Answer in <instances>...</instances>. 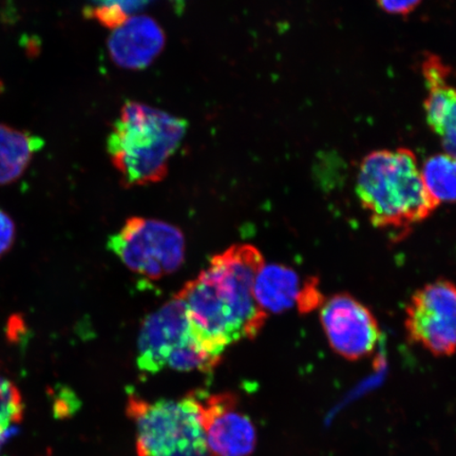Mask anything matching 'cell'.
<instances>
[{"instance_id":"obj_8","label":"cell","mask_w":456,"mask_h":456,"mask_svg":"<svg viewBox=\"0 0 456 456\" xmlns=\"http://www.w3.org/2000/svg\"><path fill=\"white\" fill-rule=\"evenodd\" d=\"M200 418L210 456H250L256 447L253 420L232 392L198 391Z\"/></svg>"},{"instance_id":"obj_16","label":"cell","mask_w":456,"mask_h":456,"mask_svg":"<svg viewBox=\"0 0 456 456\" xmlns=\"http://www.w3.org/2000/svg\"><path fill=\"white\" fill-rule=\"evenodd\" d=\"M323 298L317 278H307L302 287L297 304L298 311L302 314H307L322 305Z\"/></svg>"},{"instance_id":"obj_5","label":"cell","mask_w":456,"mask_h":456,"mask_svg":"<svg viewBox=\"0 0 456 456\" xmlns=\"http://www.w3.org/2000/svg\"><path fill=\"white\" fill-rule=\"evenodd\" d=\"M108 247L129 271L151 281L171 275L185 261L184 233L162 220L133 216L110 237Z\"/></svg>"},{"instance_id":"obj_9","label":"cell","mask_w":456,"mask_h":456,"mask_svg":"<svg viewBox=\"0 0 456 456\" xmlns=\"http://www.w3.org/2000/svg\"><path fill=\"white\" fill-rule=\"evenodd\" d=\"M196 341L184 302L175 295L142 323L136 364L142 373L161 372L175 352Z\"/></svg>"},{"instance_id":"obj_15","label":"cell","mask_w":456,"mask_h":456,"mask_svg":"<svg viewBox=\"0 0 456 456\" xmlns=\"http://www.w3.org/2000/svg\"><path fill=\"white\" fill-rule=\"evenodd\" d=\"M25 404L17 387L0 374V442L14 425L20 423Z\"/></svg>"},{"instance_id":"obj_19","label":"cell","mask_w":456,"mask_h":456,"mask_svg":"<svg viewBox=\"0 0 456 456\" xmlns=\"http://www.w3.org/2000/svg\"><path fill=\"white\" fill-rule=\"evenodd\" d=\"M380 9L393 15H408L411 13L421 0H376Z\"/></svg>"},{"instance_id":"obj_1","label":"cell","mask_w":456,"mask_h":456,"mask_svg":"<svg viewBox=\"0 0 456 456\" xmlns=\"http://www.w3.org/2000/svg\"><path fill=\"white\" fill-rule=\"evenodd\" d=\"M265 265L254 245H232L175 294L184 302L193 338L209 355L221 361L228 346L255 339L265 328L267 313L254 295Z\"/></svg>"},{"instance_id":"obj_18","label":"cell","mask_w":456,"mask_h":456,"mask_svg":"<svg viewBox=\"0 0 456 456\" xmlns=\"http://www.w3.org/2000/svg\"><path fill=\"white\" fill-rule=\"evenodd\" d=\"M151 2L152 0H95L98 5L117 9L128 17L146 8Z\"/></svg>"},{"instance_id":"obj_7","label":"cell","mask_w":456,"mask_h":456,"mask_svg":"<svg viewBox=\"0 0 456 456\" xmlns=\"http://www.w3.org/2000/svg\"><path fill=\"white\" fill-rule=\"evenodd\" d=\"M321 322L332 350L347 361L372 354L380 340L378 319L368 306L347 293L323 301Z\"/></svg>"},{"instance_id":"obj_13","label":"cell","mask_w":456,"mask_h":456,"mask_svg":"<svg viewBox=\"0 0 456 456\" xmlns=\"http://www.w3.org/2000/svg\"><path fill=\"white\" fill-rule=\"evenodd\" d=\"M42 148L38 136L0 125V185L20 178L34 153Z\"/></svg>"},{"instance_id":"obj_2","label":"cell","mask_w":456,"mask_h":456,"mask_svg":"<svg viewBox=\"0 0 456 456\" xmlns=\"http://www.w3.org/2000/svg\"><path fill=\"white\" fill-rule=\"evenodd\" d=\"M356 193L370 224L406 235L436 212L438 204L425 186L414 152L407 148L369 153L359 165Z\"/></svg>"},{"instance_id":"obj_14","label":"cell","mask_w":456,"mask_h":456,"mask_svg":"<svg viewBox=\"0 0 456 456\" xmlns=\"http://www.w3.org/2000/svg\"><path fill=\"white\" fill-rule=\"evenodd\" d=\"M420 173L428 192L438 204L456 203V159L438 153L426 159Z\"/></svg>"},{"instance_id":"obj_11","label":"cell","mask_w":456,"mask_h":456,"mask_svg":"<svg viewBox=\"0 0 456 456\" xmlns=\"http://www.w3.org/2000/svg\"><path fill=\"white\" fill-rule=\"evenodd\" d=\"M167 42L164 31L148 16H131L114 28L108 50L116 65L125 69H145L157 59Z\"/></svg>"},{"instance_id":"obj_4","label":"cell","mask_w":456,"mask_h":456,"mask_svg":"<svg viewBox=\"0 0 456 456\" xmlns=\"http://www.w3.org/2000/svg\"><path fill=\"white\" fill-rule=\"evenodd\" d=\"M127 415L135 426L136 456H210L198 391L178 399H127Z\"/></svg>"},{"instance_id":"obj_10","label":"cell","mask_w":456,"mask_h":456,"mask_svg":"<svg viewBox=\"0 0 456 456\" xmlns=\"http://www.w3.org/2000/svg\"><path fill=\"white\" fill-rule=\"evenodd\" d=\"M421 69L427 88V123L440 138L444 153L456 159V86L450 81V69L433 54L425 57Z\"/></svg>"},{"instance_id":"obj_3","label":"cell","mask_w":456,"mask_h":456,"mask_svg":"<svg viewBox=\"0 0 456 456\" xmlns=\"http://www.w3.org/2000/svg\"><path fill=\"white\" fill-rule=\"evenodd\" d=\"M188 128L184 118L127 102L107 141L113 167L126 187L159 183L168 174Z\"/></svg>"},{"instance_id":"obj_6","label":"cell","mask_w":456,"mask_h":456,"mask_svg":"<svg viewBox=\"0 0 456 456\" xmlns=\"http://www.w3.org/2000/svg\"><path fill=\"white\" fill-rule=\"evenodd\" d=\"M404 326L413 344L436 357L456 353V285L436 281L416 290L406 307Z\"/></svg>"},{"instance_id":"obj_17","label":"cell","mask_w":456,"mask_h":456,"mask_svg":"<svg viewBox=\"0 0 456 456\" xmlns=\"http://www.w3.org/2000/svg\"><path fill=\"white\" fill-rule=\"evenodd\" d=\"M16 237V226L11 216L0 209V258L12 248Z\"/></svg>"},{"instance_id":"obj_12","label":"cell","mask_w":456,"mask_h":456,"mask_svg":"<svg viewBox=\"0 0 456 456\" xmlns=\"http://www.w3.org/2000/svg\"><path fill=\"white\" fill-rule=\"evenodd\" d=\"M304 283L289 266L265 265L256 278L255 298L266 313L281 314L297 304Z\"/></svg>"},{"instance_id":"obj_20","label":"cell","mask_w":456,"mask_h":456,"mask_svg":"<svg viewBox=\"0 0 456 456\" xmlns=\"http://www.w3.org/2000/svg\"><path fill=\"white\" fill-rule=\"evenodd\" d=\"M94 2H95V0H94Z\"/></svg>"}]
</instances>
